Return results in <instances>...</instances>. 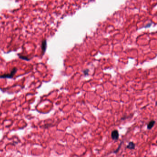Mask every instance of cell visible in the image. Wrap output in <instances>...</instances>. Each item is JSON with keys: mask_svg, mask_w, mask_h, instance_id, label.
Instances as JSON below:
<instances>
[{"mask_svg": "<svg viewBox=\"0 0 157 157\" xmlns=\"http://www.w3.org/2000/svg\"><path fill=\"white\" fill-rule=\"evenodd\" d=\"M17 68L14 67L10 73L7 74H4L3 75H0V78H12L14 76L15 74L17 71Z\"/></svg>", "mask_w": 157, "mask_h": 157, "instance_id": "1", "label": "cell"}, {"mask_svg": "<svg viewBox=\"0 0 157 157\" xmlns=\"http://www.w3.org/2000/svg\"><path fill=\"white\" fill-rule=\"evenodd\" d=\"M119 134L118 130L114 129L113 130H112V132L111 133V137L112 140L116 141L118 140V139H119Z\"/></svg>", "mask_w": 157, "mask_h": 157, "instance_id": "2", "label": "cell"}, {"mask_svg": "<svg viewBox=\"0 0 157 157\" xmlns=\"http://www.w3.org/2000/svg\"><path fill=\"white\" fill-rule=\"evenodd\" d=\"M47 40L43 39L42 41V44H41V48H42V55L43 56L45 53V52L47 49Z\"/></svg>", "mask_w": 157, "mask_h": 157, "instance_id": "3", "label": "cell"}, {"mask_svg": "<svg viewBox=\"0 0 157 157\" xmlns=\"http://www.w3.org/2000/svg\"><path fill=\"white\" fill-rule=\"evenodd\" d=\"M127 148L129 150H134L135 148V144L133 141H130L126 146Z\"/></svg>", "mask_w": 157, "mask_h": 157, "instance_id": "4", "label": "cell"}, {"mask_svg": "<svg viewBox=\"0 0 157 157\" xmlns=\"http://www.w3.org/2000/svg\"><path fill=\"white\" fill-rule=\"evenodd\" d=\"M155 123H156V121H155L153 120L150 121L147 124V129L150 130V129H152V128L154 126Z\"/></svg>", "mask_w": 157, "mask_h": 157, "instance_id": "5", "label": "cell"}, {"mask_svg": "<svg viewBox=\"0 0 157 157\" xmlns=\"http://www.w3.org/2000/svg\"><path fill=\"white\" fill-rule=\"evenodd\" d=\"M18 56L19 57L20 59H22L23 60H25L26 61H29L30 60V59L28 58V57H27L26 56H23V55H21L20 54H18Z\"/></svg>", "mask_w": 157, "mask_h": 157, "instance_id": "6", "label": "cell"}, {"mask_svg": "<svg viewBox=\"0 0 157 157\" xmlns=\"http://www.w3.org/2000/svg\"><path fill=\"white\" fill-rule=\"evenodd\" d=\"M123 143V141H122V142H121L120 144L119 145V146H118V147L117 148V149L115 151H113V153H118V151H119V150L120 149L121 147V146H122V145Z\"/></svg>", "mask_w": 157, "mask_h": 157, "instance_id": "7", "label": "cell"}]
</instances>
